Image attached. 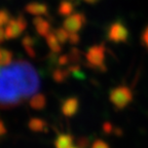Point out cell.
I'll return each instance as SVG.
<instances>
[{"mask_svg": "<svg viewBox=\"0 0 148 148\" xmlns=\"http://www.w3.org/2000/svg\"><path fill=\"white\" fill-rule=\"evenodd\" d=\"M39 88L38 72L27 61L0 66V108L16 107L36 95Z\"/></svg>", "mask_w": 148, "mask_h": 148, "instance_id": "obj_1", "label": "cell"}, {"mask_svg": "<svg viewBox=\"0 0 148 148\" xmlns=\"http://www.w3.org/2000/svg\"><path fill=\"white\" fill-rule=\"evenodd\" d=\"M110 102L117 109H123L133 101V92L125 86H119L113 88L109 94Z\"/></svg>", "mask_w": 148, "mask_h": 148, "instance_id": "obj_2", "label": "cell"}, {"mask_svg": "<svg viewBox=\"0 0 148 148\" xmlns=\"http://www.w3.org/2000/svg\"><path fill=\"white\" fill-rule=\"evenodd\" d=\"M86 58L90 66L92 68H97L98 70L105 71V46L102 44L94 45L88 49L86 53Z\"/></svg>", "mask_w": 148, "mask_h": 148, "instance_id": "obj_3", "label": "cell"}, {"mask_svg": "<svg viewBox=\"0 0 148 148\" xmlns=\"http://www.w3.org/2000/svg\"><path fill=\"white\" fill-rule=\"evenodd\" d=\"M107 38L114 43H121L129 39V30L121 22H114L110 25L107 31Z\"/></svg>", "mask_w": 148, "mask_h": 148, "instance_id": "obj_4", "label": "cell"}, {"mask_svg": "<svg viewBox=\"0 0 148 148\" xmlns=\"http://www.w3.org/2000/svg\"><path fill=\"white\" fill-rule=\"evenodd\" d=\"M27 28V21L23 16H18L16 18H12L5 26L6 39H14L18 37Z\"/></svg>", "mask_w": 148, "mask_h": 148, "instance_id": "obj_5", "label": "cell"}, {"mask_svg": "<svg viewBox=\"0 0 148 148\" xmlns=\"http://www.w3.org/2000/svg\"><path fill=\"white\" fill-rule=\"evenodd\" d=\"M86 23V16L80 12H75L65 18V20L63 21V28L69 33H77L82 29Z\"/></svg>", "mask_w": 148, "mask_h": 148, "instance_id": "obj_6", "label": "cell"}, {"mask_svg": "<svg viewBox=\"0 0 148 148\" xmlns=\"http://www.w3.org/2000/svg\"><path fill=\"white\" fill-rule=\"evenodd\" d=\"M25 10L28 14H32V16H41L47 14L49 7L42 2H30L25 6Z\"/></svg>", "mask_w": 148, "mask_h": 148, "instance_id": "obj_7", "label": "cell"}, {"mask_svg": "<svg viewBox=\"0 0 148 148\" xmlns=\"http://www.w3.org/2000/svg\"><path fill=\"white\" fill-rule=\"evenodd\" d=\"M33 25L40 36L46 37L51 33V24L42 16H35L33 18Z\"/></svg>", "mask_w": 148, "mask_h": 148, "instance_id": "obj_8", "label": "cell"}, {"mask_svg": "<svg viewBox=\"0 0 148 148\" xmlns=\"http://www.w3.org/2000/svg\"><path fill=\"white\" fill-rule=\"evenodd\" d=\"M78 100L75 98H70L67 99L66 101L63 103L62 106V111L65 115L67 116H72L76 113L77 109H78Z\"/></svg>", "mask_w": 148, "mask_h": 148, "instance_id": "obj_9", "label": "cell"}, {"mask_svg": "<svg viewBox=\"0 0 148 148\" xmlns=\"http://www.w3.org/2000/svg\"><path fill=\"white\" fill-rule=\"evenodd\" d=\"M45 41H46L47 46L49 47V49H51L53 53H61V51H62V44L59 42L58 38L56 37L55 33H53V32L49 33V34L45 37Z\"/></svg>", "mask_w": 148, "mask_h": 148, "instance_id": "obj_10", "label": "cell"}, {"mask_svg": "<svg viewBox=\"0 0 148 148\" xmlns=\"http://www.w3.org/2000/svg\"><path fill=\"white\" fill-rule=\"evenodd\" d=\"M74 12V4L69 1V0H63L61 1L60 5L58 7V12L60 16H69L71 14H73Z\"/></svg>", "mask_w": 148, "mask_h": 148, "instance_id": "obj_11", "label": "cell"}, {"mask_svg": "<svg viewBox=\"0 0 148 148\" xmlns=\"http://www.w3.org/2000/svg\"><path fill=\"white\" fill-rule=\"evenodd\" d=\"M22 44H23L26 53L30 56L31 58H34L35 56H36L35 49H34V44H35L34 38L32 36H30V35H26L23 38V40H22Z\"/></svg>", "mask_w": 148, "mask_h": 148, "instance_id": "obj_12", "label": "cell"}, {"mask_svg": "<svg viewBox=\"0 0 148 148\" xmlns=\"http://www.w3.org/2000/svg\"><path fill=\"white\" fill-rule=\"evenodd\" d=\"M56 148H71L73 146V138L70 135H60L56 140Z\"/></svg>", "mask_w": 148, "mask_h": 148, "instance_id": "obj_13", "label": "cell"}, {"mask_svg": "<svg viewBox=\"0 0 148 148\" xmlns=\"http://www.w3.org/2000/svg\"><path fill=\"white\" fill-rule=\"evenodd\" d=\"M45 97L41 94H36L35 96H33L30 100V104L32 106V108L34 109H41L45 106Z\"/></svg>", "mask_w": 148, "mask_h": 148, "instance_id": "obj_14", "label": "cell"}, {"mask_svg": "<svg viewBox=\"0 0 148 148\" xmlns=\"http://www.w3.org/2000/svg\"><path fill=\"white\" fill-rule=\"evenodd\" d=\"M12 63V53L8 49H1V58H0V66H6Z\"/></svg>", "mask_w": 148, "mask_h": 148, "instance_id": "obj_15", "label": "cell"}, {"mask_svg": "<svg viewBox=\"0 0 148 148\" xmlns=\"http://www.w3.org/2000/svg\"><path fill=\"white\" fill-rule=\"evenodd\" d=\"M55 35H56V37L58 38L59 42H60L61 44H65L67 41H69L70 33L67 32L63 27L57 29V30L55 31Z\"/></svg>", "mask_w": 148, "mask_h": 148, "instance_id": "obj_16", "label": "cell"}, {"mask_svg": "<svg viewBox=\"0 0 148 148\" xmlns=\"http://www.w3.org/2000/svg\"><path fill=\"white\" fill-rule=\"evenodd\" d=\"M10 20V14L6 9H0V27L6 26Z\"/></svg>", "mask_w": 148, "mask_h": 148, "instance_id": "obj_17", "label": "cell"}, {"mask_svg": "<svg viewBox=\"0 0 148 148\" xmlns=\"http://www.w3.org/2000/svg\"><path fill=\"white\" fill-rule=\"evenodd\" d=\"M44 123L40 119H33L30 121V127L33 131H41Z\"/></svg>", "mask_w": 148, "mask_h": 148, "instance_id": "obj_18", "label": "cell"}, {"mask_svg": "<svg viewBox=\"0 0 148 148\" xmlns=\"http://www.w3.org/2000/svg\"><path fill=\"white\" fill-rule=\"evenodd\" d=\"M66 71H64V70H57V71H55V73H53V78L56 79L57 81H62L65 79V77H66Z\"/></svg>", "mask_w": 148, "mask_h": 148, "instance_id": "obj_19", "label": "cell"}, {"mask_svg": "<svg viewBox=\"0 0 148 148\" xmlns=\"http://www.w3.org/2000/svg\"><path fill=\"white\" fill-rule=\"evenodd\" d=\"M80 41V36L78 35V33H70L69 35V42L72 45H75Z\"/></svg>", "mask_w": 148, "mask_h": 148, "instance_id": "obj_20", "label": "cell"}, {"mask_svg": "<svg viewBox=\"0 0 148 148\" xmlns=\"http://www.w3.org/2000/svg\"><path fill=\"white\" fill-rule=\"evenodd\" d=\"M92 148H110V147L103 140H97V141L94 142V144L92 145Z\"/></svg>", "mask_w": 148, "mask_h": 148, "instance_id": "obj_21", "label": "cell"}, {"mask_svg": "<svg viewBox=\"0 0 148 148\" xmlns=\"http://www.w3.org/2000/svg\"><path fill=\"white\" fill-rule=\"evenodd\" d=\"M141 39H142V42H143V44L145 45V47L148 49V25H147V27L144 29L143 33H142Z\"/></svg>", "mask_w": 148, "mask_h": 148, "instance_id": "obj_22", "label": "cell"}, {"mask_svg": "<svg viewBox=\"0 0 148 148\" xmlns=\"http://www.w3.org/2000/svg\"><path fill=\"white\" fill-rule=\"evenodd\" d=\"M6 39L5 36V29H3V27H0V42H3Z\"/></svg>", "mask_w": 148, "mask_h": 148, "instance_id": "obj_23", "label": "cell"}, {"mask_svg": "<svg viewBox=\"0 0 148 148\" xmlns=\"http://www.w3.org/2000/svg\"><path fill=\"white\" fill-rule=\"evenodd\" d=\"M67 62H68L67 56H62V57H60V59H59V64H61V65H66Z\"/></svg>", "mask_w": 148, "mask_h": 148, "instance_id": "obj_24", "label": "cell"}, {"mask_svg": "<svg viewBox=\"0 0 148 148\" xmlns=\"http://www.w3.org/2000/svg\"><path fill=\"white\" fill-rule=\"evenodd\" d=\"M84 2L88 3V4H95V3H98L100 0H83Z\"/></svg>", "mask_w": 148, "mask_h": 148, "instance_id": "obj_25", "label": "cell"}, {"mask_svg": "<svg viewBox=\"0 0 148 148\" xmlns=\"http://www.w3.org/2000/svg\"><path fill=\"white\" fill-rule=\"evenodd\" d=\"M4 132H5V130H4V127H3L2 123H0V135L3 134Z\"/></svg>", "mask_w": 148, "mask_h": 148, "instance_id": "obj_26", "label": "cell"}, {"mask_svg": "<svg viewBox=\"0 0 148 148\" xmlns=\"http://www.w3.org/2000/svg\"><path fill=\"white\" fill-rule=\"evenodd\" d=\"M71 148H81V147H75V146H74V145H73V146H72V147H71Z\"/></svg>", "mask_w": 148, "mask_h": 148, "instance_id": "obj_27", "label": "cell"}]
</instances>
